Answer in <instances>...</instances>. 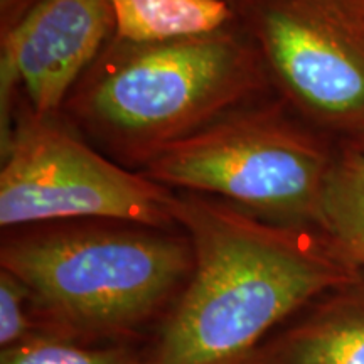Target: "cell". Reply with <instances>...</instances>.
<instances>
[{
    "mask_svg": "<svg viewBox=\"0 0 364 364\" xmlns=\"http://www.w3.org/2000/svg\"><path fill=\"white\" fill-rule=\"evenodd\" d=\"M194 265L145 344L149 364H245L289 318L361 270L321 228L268 221L235 204L176 193Z\"/></svg>",
    "mask_w": 364,
    "mask_h": 364,
    "instance_id": "1",
    "label": "cell"
},
{
    "mask_svg": "<svg viewBox=\"0 0 364 364\" xmlns=\"http://www.w3.org/2000/svg\"><path fill=\"white\" fill-rule=\"evenodd\" d=\"M193 265L179 226L58 221L6 230L0 245V268L29 292L36 332L85 346L152 339Z\"/></svg>",
    "mask_w": 364,
    "mask_h": 364,
    "instance_id": "2",
    "label": "cell"
},
{
    "mask_svg": "<svg viewBox=\"0 0 364 364\" xmlns=\"http://www.w3.org/2000/svg\"><path fill=\"white\" fill-rule=\"evenodd\" d=\"M270 86L260 53L238 22L171 43L112 38L63 110L68 125L113 161L140 169L154 152L257 102Z\"/></svg>",
    "mask_w": 364,
    "mask_h": 364,
    "instance_id": "3",
    "label": "cell"
},
{
    "mask_svg": "<svg viewBox=\"0 0 364 364\" xmlns=\"http://www.w3.org/2000/svg\"><path fill=\"white\" fill-rule=\"evenodd\" d=\"M336 152L284 105L257 100L154 152L139 171L268 221L321 228Z\"/></svg>",
    "mask_w": 364,
    "mask_h": 364,
    "instance_id": "4",
    "label": "cell"
},
{
    "mask_svg": "<svg viewBox=\"0 0 364 364\" xmlns=\"http://www.w3.org/2000/svg\"><path fill=\"white\" fill-rule=\"evenodd\" d=\"M176 191L105 157L58 117L27 110L2 149V230L107 220L177 228Z\"/></svg>",
    "mask_w": 364,
    "mask_h": 364,
    "instance_id": "5",
    "label": "cell"
},
{
    "mask_svg": "<svg viewBox=\"0 0 364 364\" xmlns=\"http://www.w3.org/2000/svg\"><path fill=\"white\" fill-rule=\"evenodd\" d=\"M270 85L316 127L364 134V0H241Z\"/></svg>",
    "mask_w": 364,
    "mask_h": 364,
    "instance_id": "6",
    "label": "cell"
},
{
    "mask_svg": "<svg viewBox=\"0 0 364 364\" xmlns=\"http://www.w3.org/2000/svg\"><path fill=\"white\" fill-rule=\"evenodd\" d=\"M115 33L110 0H39L0 38V144L12 136L14 97L24 88L38 117H58Z\"/></svg>",
    "mask_w": 364,
    "mask_h": 364,
    "instance_id": "7",
    "label": "cell"
},
{
    "mask_svg": "<svg viewBox=\"0 0 364 364\" xmlns=\"http://www.w3.org/2000/svg\"><path fill=\"white\" fill-rule=\"evenodd\" d=\"M245 364H364V272L312 300Z\"/></svg>",
    "mask_w": 364,
    "mask_h": 364,
    "instance_id": "8",
    "label": "cell"
},
{
    "mask_svg": "<svg viewBox=\"0 0 364 364\" xmlns=\"http://www.w3.org/2000/svg\"><path fill=\"white\" fill-rule=\"evenodd\" d=\"M113 38L129 43H171L220 33L238 24L230 0H110Z\"/></svg>",
    "mask_w": 364,
    "mask_h": 364,
    "instance_id": "9",
    "label": "cell"
},
{
    "mask_svg": "<svg viewBox=\"0 0 364 364\" xmlns=\"http://www.w3.org/2000/svg\"><path fill=\"white\" fill-rule=\"evenodd\" d=\"M321 230L364 270V152L351 144L336 152L322 201Z\"/></svg>",
    "mask_w": 364,
    "mask_h": 364,
    "instance_id": "10",
    "label": "cell"
},
{
    "mask_svg": "<svg viewBox=\"0 0 364 364\" xmlns=\"http://www.w3.org/2000/svg\"><path fill=\"white\" fill-rule=\"evenodd\" d=\"M0 364H149L145 344L85 346L34 332L24 343L0 351Z\"/></svg>",
    "mask_w": 364,
    "mask_h": 364,
    "instance_id": "11",
    "label": "cell"
},
{
    "mask_svg": "<svg viewBox=\"0 0 364 364\" xmlns=\"http://www.w3.org/2000/svg\"><path fill=\"white\" fill-rule=\"evenodd\" d=\"M36 332L26 285L0 268V348L9 349Z\"/></svg>",
    "mask_w": 364,
    "mask_h": 364,
    "instance_id": "12",
    "label": "cell"
},
{
    "mask_svg": "<svg viewBox=\"0 0 364 364\" xmlns=\"http://www.w3.org/2000/svg\"><path fill=\"white\" fill-rule=\"evenodd\" d=\"M39 0H0V27L2 33L19 22Z\"/></svg>",
    "mask_w": 364,
    "mask_h": 364,
    "instance_id": "13",
    "label": "cell"
},
{
    "mask_svg": "<svg viewBox=\"0 0 364 364\" xmlns=\"http://www.w3.org/2000/svg\"><path fill=\"white\" fill-rule=\"evenodd\" d=\"M348 144L354 145V147H358L359 150H363V152H364V134L359 135L356 140H353V142H348Z\"/></svg>",
    "mask_w": 364,
    "mask_h": 364,
    "instance_id": "14",
    "label": "cell"
},
{
    "mask_svg": "<svg viewBox=\"0 0 364 364\" xmlns=\"http://www.w3.org/2000/svg\"><path fill=\"white\" fill-rule=\"evenodd\" d=\"M230 2H233V4H235V6H236V7H238V4L241 2V0H230Z\"/></svg>",
    "mask_w": 364,
    "mask_h": 364,
    "instance_id": "15",
    "label": "cell"
}]
</instances>
